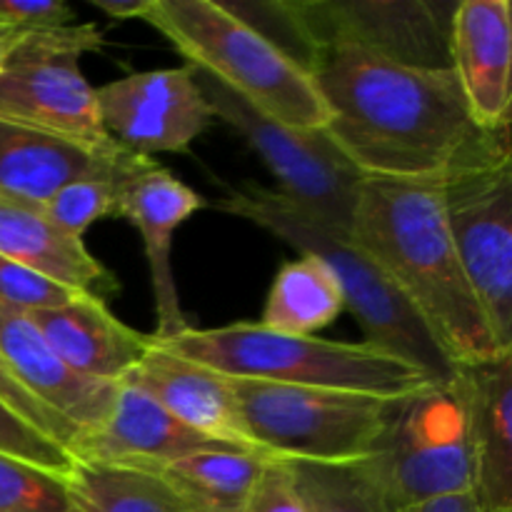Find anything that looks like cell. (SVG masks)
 I'll return each mask as SVG.
<instances>
[{"label":"cell","instance_id":"obj_2","mask_svg":"<svg viewBox=\"0 0 512 512\" xmlns=\"http://www.w3.org/2000/svg\"><path fill=\"white\" fill-rule=\"evenodd\" d=\"M348 235L380 265L455 368L505 355L455 253L440 183L363 178Z\"/></svg>","mask_w":512,"mask_h":512},{"label":"cell","instance_id":"obj_17","mask_svg":"<svg viewBox=\"0 0 512 512\" xmlns=\"http://www.w3.org/2000/svg\"><path fill=\"white\" fill-rule=\"evenodd\" d=\"M150 163V158L123 148L98 153L73 140L0 120V198L15 203L40 208L75 180L130 178Z\"/></svg>","mask_w":512,"mask_h":512},{"label":"cell","instance_id":"obj_29","mask_svg":"<svg viewBox=\"0 0 512 512\" xmlns=\"http://www.w3.org/2000/svg\"><path fill=\"white\" fill-rule=\"evenodd\" d=\"M75 295L80 293L25 268V265L0 258V303L8 308L30 315L38 310L60 308V305L70 303Z\"/></svg>","mask_w":512,"mask_h":512},{"label":"cell","instance_id":"obj_30","mask_svg":"<svg viewBox=\"0 0 512 512\" xmlns=\"http://www.w3.org/2000/svg\"><path fill=\"white\" fill-rule=\"evenodd\" d=\"M0 403L8 405L13 413H18L20 418L25 420V423L33 425L38 433L48 435L50 440L63 445V448L70 453V445H73L75 435L78 433H75L68 423H63L58 415L50 413L45 405H40L38 400H35L33 395L20 385V380L15 378V373L3 360V355H0Z\"/></svg>","mask_w":512,"mask_h":512},{"label":"cell","instance_id":"obj_7","mask_svg":"<svg viewBox=\"0 0 512 512\" xmlns=\"http://www.w3.org/2000/svg\"><path fill=\"white\" fill-rule=\"evenodd\" d=\"M100 45L103 33L90 23L20 35L0 70V120L98 153L120 150L100 125L95 88L80 70V58Z\"/></svg>","mask_w":512,"mask_h":512},{"label":"cell","instance_id":"obj_14","mask_svg":"<svg viewBox=\"0 0 512 512\" xmlns=\"http://www.w3.org/2000/svg\"><path fill=\"white\" fill-rule=\"evenodd\" d=\"M468 433L478 512H512V353L453 373Z\"/></svg>","mask_w":512,"mask_h":512},{"label":"cell","instance_id":"obj_32","mask_svg":"<svg viewBox=\"0 0 512 512\" xmlns=\"http://www.w3.org/2000/svg\"><path fill=\"white\" fill-rule=\"evenodd\" d=\"M75 20L63 0H0V25L15 30L63 28Z\"/></svg>","mask_w":512,"mask_h":512},{"label":"cell","instance_id":"obj_22","mask_svg":"<svg viewBox=\"0 0 512 512\" xmlns=\"http://www.w3.org/2000/svg\"><path fill=\"white\" fill-rule=\"evenodd\" d=\"M265 460L255 450H205L158 475L193 512H243Z\"/></svg>","mask_w":512,"mask_h":512},{"label":"cell","instance_id":"obj_9","mask_svg":"<svg viewBox=\"0 0 512 512\" xmlns=\"http://www.w3.org/2000/svg\"><path fill=\"white\" fill-rule=\"evenodd\" d=\"M195 70V68H193ZM215 120L233 128L278 180V193L325 223L350 233L363 175L325 130H303L255 113L215 80L195 70Z\"/></svg>","mask_w":512,"mask_h":512},{"label":"cell","instance_id":"obj_5","mask_svg":"<svg viewBox=\"0 0 512 512\" xmlns=\"http://www.w3.org/2000/svg\"><path fill=\"white\" fill-rule=\"evenodd\" d=\"M165 350L195 360L225 378L345 390L395 400L430 385L413 365L370 345L335 343L315 335H285L260 323L185 330L158 340Z\"/></svg>","mask_w":512,"mask_h":512},{"label":"cell","instance_id":"obj_12","mask_svg":"<svg viewBox=\"0 0 512 512\" xmlns=\"http://www.w3.org/2000/svg\"><path fill=\"white\" fill-rule=\"evenodd\" d=\"M100 125L128 153H188L215 120L193 65L145 70L95 88Z\"/></svg>","mask_w":512,"mask_h":512},{"label":"cell","instance_id":"obj_27","mask_svg":"<svg viewBox=\"0 0 512 512\" xmlns=\"http://www.w3.org/2000/svg\"><path fill=\"white\" fill-rule=\"evenodd\" d=\"M68 475L0 453V512H70Z\"/></svg>","mask_w":512,"mask_h":512},{"label":"cell","instance_id":"obj_25","mask_svg":"<svg viewBox=\"0 0 512 512\" xmlns=\"http://www.w3.org/2000/svg\"><path fill=\"white\" fill-rule=\"evenodd\" d=\"M288 465L305 512H400L370 458L343 465Z\"/></svg>","mask_w":512,"mask_h":512},{"label":"cell","instance_id":"obj_10","mask_svg":"<svg viewBox=\"0 0 512 512\" xmlns=\"http://www.w3.org/2000/svg\"><path fill=\"white\" fill-rule=\"evenodd\" d=\"M455 253L500 353H512V153L440 183Z\"/></svg>","mask_w":512,"mask_h":512},{"label":"cell","instance_id":"obj_4","mask_svg":"<svg viewBox=\"0 0 512 512\" xmlns=\"http://www.w3.org/2000/svg\"><path fill=\"white\" fill-rule=\"evenodd\" d=\"M145 23L210 80L255 113L303 130H323L328 110L308 70L220 0H153Z\"/></svg>","mask_w":512,"mask_h":512},{"label":"cell","instance_id":"obj_33","mask_svg":"<svg viewBox=\"0 0 512 512\" xmlns=\"http://www.w3.org/2000/svg\"><path fill=\"white\" fill-rule=\"evenodd\" d=\"M88 3L113 20H145L153 0H88Z\"/></svg>","mask_w":512,"mask_h":512},{"label":"cell","instance_id":"obj_8","mask_svg":"<svg viewBox=\"0 0 512 512\" xmlns=\"http://www.w3.org/2000/svg\"><path fill=\"white\" fill-rule=\"evenodd\" d=\"M370 460L398 508L470 495L468 433L453 380L395 398Z\"/></svg>","mask_w":512,"mask_h":512},{"label":"cell","instance_id":"obj_13","mask_svg":"<svg viewBox=\"0 0 512 512\" xmlns=\"http://www.w3.org/2000/svg\"><path fill=\"white\" fill-rule=\"evenodd\" d=\"M208 200L175 178L168 168L150 163L125 183L120 200V218L128 220L143 240L145 260L150 270V288L155 300L158 330L153 338L168 340L183 335L188 323L180 305L178 285L173 275V235L190 215L203 210Z\"/></svg>","mask_w":512,"mask_h":512},{"label":"cell","instance_id":"obj_16","mask_svg":"<svg viewBox=\"0 0 512 512\" xmlns=\"http://www.w3.org/2000/svg\"><path fill=\"white\" fill-rule=\"evenodd\" d=\"M205 450H238L195 433L160 408L150 395L120 385L110 413L70 445L73 460L160 473L175 460Z\"/></svg>","mask_w":512,"mask_h":512},{"label":"cell","instance_id":"obj_28","mask_svg":"<svg viewBox=\"0 0 512 512\" xmlns=\"http://www.w3.org/2000/svg\"><path fill=\"white\" fill-rule=\"evenodd\" d=\"M0 453L13 455V458L60 475H68L75 463L73 455L63 445L50 440L48 435L38 433L33 425L25 423L5 403H0Z\"/></svg>","mask_w":512,"mask_h":512},{"label":"cell","instance_id":"obj_3","mask_svg":"<svg viewBox=\"0 0 512 512\" xmlns=\"http://www.w3.org/2000/svg\"><path fill=\"white\" fill-rule=\"evenodd\" d=\"M218 208L268 230L305 258L320 260L338 283L345 310L363 328L365 345L413 365L430 383L453 380L455 365L445 358L418 313L345 230L308 213L278 190L253 183L230 188L218 200Z\"/></svg>","mask_w":512,"mask_h":512},{"label":"cell","instance_id":"obj_34","mask_svg":"<svg viewBox=\"0 0 512 512\" xmlns=\"http://www.w3.org/2000/svg\"><path fill=\"white\" fill-rule=\"evenodd\" d=\"M400 512H478L470 495H450V498L428 500V503L400 508Z\"/></svg>","mask_w":512,"mask_h":512},{"label":"cell","instance_id":"obj_1","mask_svg":"<svg viewBox=\"0 0 512 512\" xmlns=\"http://www.w3.org/2000/svg\"><path fill=\"white\" fill-rule=\"evenodd\" d=\"M310 78L328 110L323 130L363 178L443 183L512 153L510 133L478 128L450 68H408L355 45H325Z\"/></svg>","mask_w":512,"mask_h":512},{"label":"cell","instance_id":"obj_24","mask_svg":"<svg viewBox=\"0 0 512 512\" xmlns=\"http://www.w3.org/2000/svg\"><path fill=\"white\" fill-rule=\"evenodd\" d=\"M70 512H193L158 473L75 460Z\"/></svg>","mask_w":512,"mask_h":512},{"label":"cell","instance_id":"obj_19","mask_svg":"<svg viewBox=\"0 0 512 512\" xmlns=\"http://www.w3.org/2000/svg\"><path fill=\"white\" fill-rule=\"evenodd\" d=\"M120 385H130L150 395L175 420L215 443L255 450L243 433L228 378L195 360L170 353L155 343V338L143 360L125 375Z\"/></svg>","mask_w":512,"mask_h":512},{"label":"cell","instance_id":"obj_21","mask_svg":"<svg viewBox=\"0 0 512 512\" xmlns=\"http://www.w3.org/2000/svg\"><path fill=\"white\" fill-rule=\"evenodd\" d=\"M0 258L25 265L75 293L100 300L118 293L115 275L83 240L50 223L35 205L0 198Z\"/></svg>","mask_w":512,"mask_h":512},{"label":"cell","instance_id":"obj_31","mask_svg":"<svg viewBox=\"0 0 512 512\" xmlns=\"http://www.w3.org/2000/svg\"><path fill=\"white\" fill-rule=\"evenodd\" d=\"M243 512H305L293 470L283 460H265Z\"/></svg>","mask_w":512,"mask_h":512},{"label":"cell","instance_id":"obj_6","mask_svg":"<svg viewBox=\"0 0 512 512\" xmlns=\"http://www.w3.org/2000/svg\"><path fill=\"white\" fill-rule=\"evenodd\" d=\"M240 425L258 453L283 463L373 458L393 400L345 390L228 378Z\"/></svg>","mask_w":512,"mask_h":512},{"label":"cell","instance_id":"obj_35","mask_svg":"<svg viewBox=\"0 0 512 512\" xmlns=\"http://www.w3.org/2000/svg\"><path fill=\"white\" fill-rule=\"evenodd\" d=\"M28 33V30H15V28H5V25H0V70H3L5 60H8V55L13 53V48L18 45L20 35Z\"/></svg>","mask_w":512,"mask_h":512},{"label":"cell","instance_id":"obj_18","mask_svg":"<svg viewBox=\"0 0 512 512\" xmlns=\"http://www.w3.org/2000/svg\"><path fill=\"white\" fill-rule=\"evenodd\" d=\"M0 355L20 385L78 435L103 423L113 408L120 383H100L75 373L50 348L28 315L3 303H0Z\"/></svg>","mask_w":512,"mask_h":512},{"label":"cell","instance_id":"obj_11","mask_svg":"<svg viewBox=\"0 0 512 512\" xmlns=\"http://www.w3.org/2000/svg\"><path fill=\"white\" fill-rule=\"evenodd\" d=\"M303 33L318 53L355 45L408 68H450L455 5L440 0H295Z\"/></svg>","mask_w":512,"mask_h":512},{"label":"cell","instance_id":"obj_15","mask_svg":"<svg viewBox=\"0 0 512 512\" xmlns=\"http://www.w3.org/2000/svg\"><path fill=\"white\" fill-rule=\"evenodd\" d=\"M512 5L460 0L450 23V70L485 133H510Z\"/></svg>","mask_w":512,"mask_h":512},{"label":"cell","instance_id":"obj_20","mask_svg":"<svg viewBox=\"0 0 512 512\" xmlns=\"http://www.w3.org/2000/svg\"><path fill=\"white\" fill-rule=\"evenodd\" d=\"M28 318L65 365L100 383H123L153 345V335L120 323L95 295L80 293L60 308L38 310Z\"/></svg>","mask_w":512,"mask_h":512},{"label":"cell","instance_id":"obj_26","mask_svg":"<svg viewBox=\"0 0 512 512\" xmlns=\"http://www.w3.org/2000/svg\"><path fill=\"white\" fill-rule=\"evenodd\" d=\"M130 178L75 180V183L60 188L48 203L40 205V210L60 230L83 240L85 230L98 220L120 218V200H123V188Z\"/></svg>","mask_w":512,"mask_h":512},{"label":"cell","instance_id":"obj_23","mask_svg":"<svg viewBox=\"0 0 512 512\" xmlns=\"http://www.w3.org/2000/svg\"><path fill=\"white\" fill-rule=\"evenodd\" d=\"M343 293L320 260H290L275 275L260 325L285 335H315L340 318Z\"/></svg>","mask_w":512,"mask_h":512}]
</instances>
